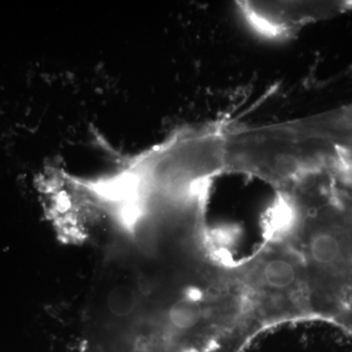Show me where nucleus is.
<instances>
[{
    "mask_svg": "<svg viewBox=\"0 0 352 352\" xmlns=\"http://www.w3.org/2000/svg\"><path fill=\"white\" fill-rule=\"evenodd\" d=\"M238 12L254 34L270 41H287L308 25L330 20L352 9V1L236 2Z\"/></svg>",
    "mask_w": 352,
    "mask_h": 352,
    "instance_id": "obj_1",
    "label": "nucleus"
},
{
    "mask_svg": "<svg viewBox=\"0 0 352 352\" xmlns=\"http://www.w3.org/2000/svg\"><path fill=\"white\" fill-rule=\"evenodd\" d=\"M263 278L271 288H287L295 282V268L284 259H273L264 267Z\"/></svg>",
    "mask_w": 352,
    "mask_h": 352,
    "instance_id": "obj_2",
    "label": "nucleus"
},
{
    "mask_svg": "<svg viewBox=\"0 0 352 352\" xmlns=\"http://www.w3.org/2000/svg\"><path fill=\"white\" fill-rule=\"evenodd\" d=\"M200 317V307L192 302L180 303L175 307L171 314L173 323L176 327L182 330L194 327L198 323Z\"/></svg>",
    "mask_w": 352,
    "mask_h": 352,
    "instance_id": "obj_3",
    "label": "nucleus"
}]
</instances>
